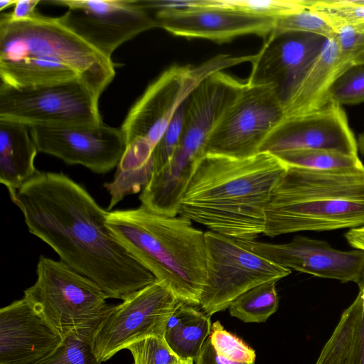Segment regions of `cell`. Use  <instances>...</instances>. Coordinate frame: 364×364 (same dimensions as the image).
I'll list each match as a JSON object with an SVG mask.
<instances>
[{
    "mask_svg": "<svg viewBox=\"0 0 364 364\" xmlns=\"http://www.w3.org/2000/svg\"><path fill=\"white\" fill-rule=\"evenodd\" d=\"M345 237L351 247L364 251V226L349 229Z\"/></svg>",
    "mask_w": 364,
    "mask_h": 364,
    "instance_id": "obj_37",
    "label": "cell"
},
{
    "mask_svg": "<svg viewBox=\"0 0 364 364\" xmlns=\"http://www.w3.org/2000/svg\"><path fill=\"white\" fill-rule=\"evenodd\" d=\"M326 40L310 33L273 31L254 54L246 82L272 87L284 107L301 75Z\"/></svg>",
    "mask_w": 364,
    "mask_h": 364,
    "instance_id": "obj_14",
    "label": "cell"
},
{
    "mask_svg": "<svg viewBox=\"0 0 364 364\" xmlns=\"http://www.w3.org/2000/svg\"><path fill=\"white\" fill-rule=\"evenodd\" d=\"M209 338L214 350L220 357L237 363H255V351L236 336L227 331L219 321L212 324Z\"/></svg>",
    "mask_w": 364,
    "mask_h": 364,
    "instance_id": "obj_30",
    "label": "cell"
},
{
    "mask_svg": "<svg viewBox=\"0 0 364 364\" xmlns=\"http://www.w3.org/2000/svg\"><path fill=\"white\" fill-rule=\"evenodd\" d=\"M38 151L69 165L80 164L97 173L117 167L127 147L121 129L95 124L28 127Z\"/></svg>",
    "mask_w": 364,
    "mask_h": 364,
    "instance_id": "obj_13",
    "label": "cell"
},
{
    "mask_svg": "<svg viewBox=\"0 0 364 364\" xmlns=\"http://www.w3.org/2000/svg\"><path fill=\"white\" fill-rule=\"evenodd\" d=\"M162 2L172 7L216 8L247 16L278 18L308 9L311 0H163Z\"/></svg>",
    "mask_w": 364,
    "mask_h": 364,
    "instance_id": "obj_24",
    "label": "cell"
},
{
    "mask_svg": "<svg viewBox=\"0 0 364 364\" xmlns=\"http://www.w3.org/2000/svg\"><path fill=\"white\" fill-rule=\"evenodd\" d=\"M289 166L269 152L238 159L205 154L180 200L178 215L236 240H255L265 210Z\"/></svg>",
    "mask_w": 364,
    "mask_h": 364,
    "instance_id": "obj_2",
    "label": "cell"
},
{
    "mask_svg": "<svg viewBox=\"0 0 364 364\" xmlns=\"http://www.w3.org/2000/svg\"><path fill=\"white\" fill-rule=\"evenodd\" d=\"M127 349L133 356V364H177L182 361L163 337L147 336L131 343Z\"/></svg>",
    "mask_w": 364,
    "mask_h": 364,
    "instance_id": "obj_31",
    "label": "cell"
},
{
    "mask_svg": "<svg viewBox=\"0 0 364 364\" xmlns=\"http://www.w3.org/2000/svg\"><path fill=\"white\" fill-rule=\"evenodd\" d=\"M63 341V336L24 296L1 309L0 364H35Z\"/></svg>",
    "mask_w": 364,
    "mask_h": 364,
    "instance_id": "obj_19",
    "label": "cell"
},
{
    "mask_svg": "<svg viewBox=\"0 0 364 364\" xmlns=\"http://www.w3.org/2000/svg\"><path fill=\"white\" fill-rule=\"evenodd\" d=\"M237 241L279 266L317 277L358 283L364 271V251H341L323 240L298 235L284 244Z\"/></svg>",
    "mask_w": 364,
    "mask_h": 364,
    "instance_id": "obj_17",
    "label": "cell"
},
{
    "mask_svg": "<svg viewBox=\"0 0 364 364\" xmlns=\"http://www.w3.org/2000/svg\"><path fill=\"white\" fill-rule=\"evenodd\" d=\"M364 226V167L316 171L289 166L265 210L264 235Z\"/></svg>",
    "mask_w": 364,
    "mask_h": 364,
    "instance_id": "obj_4",
    "label": "cell"
},
{
    "mask_svg": "<svg viewBox=\"0 0 364 364\" xmlns=\"http://www.w3.org/2000/svg\"><path fill=\"white\" fill-rule=\"evenodd\" d=\"M186 100L179 107L163 136L154 149L152 154L153 173L159 171L168 162L178 145L183 127Z\"/></svg>",
    "mask_w": 364,
    "mask_h": 364,
    "instance_id": "obj_33",
    "label": "cell"
},
{
    "mask_svg": "<svg viewBox=\"0 0 364 364\" xmlns=\"http://www.w3.org/2000/svg\"><path fill=\"white\" fill-rule=\"evenodd\" d=\"M114 236L181 302L200 305L206 270L205 232L179 216L137 208L108 212Z\"/></svg>",
    "mask_w": 364,
    "mask_h": 364,
    "instance_id": "obj_3",
    "label": "cell"
},
{
    "mask_svg": "<svg viewBox=\"0 0 364 364\" xmlns=\"http://www.w3.org/2000/svg\"><path fill=\"white\" fill-rule=\"evenodd\" d=\"M274 31L306 32L326 39L335 38L336 35L335 30L322 17L309 8L277 18Z\"/></svg>",
    "mask_w": 364,
    "mask_h": 364,
    "instance_id": "obj_32",
    "label": "cell"
},
{
    "mask_svg": "<svg viewBox=\"0 0 364 364\" xmlns=\"http://www.w3.org/2000/svg\"><path fill=\"white\" fill-rule=\"evenodd\" d=\"M205 239L206 270L200 305L210 316L228 308L246 291L291 273L229 237L207 231Z\"/></svg>",
    "mask_w": 364,
    "mask_h": 364,
    "instance_id": "obj_8",
    "label": "cell"
},
{
    "mask_svg": "<svg viewBox=\"0 0 364 364\" xmlns=\"http://www.w3.org/2000/svg\"><path fill=\"white\" fill-rule=\"evenodd\" d=\"M352 63L353 65L364 64V48L353 56Z\"/></svg>",
    "mask_w": 364,
    "mask_h": 364,
    "instance_id": "obj_38",
    "label": "cell"
},
{
    "mask_svg": "<svg viewBox=\"0 0 364 364\" xmlns=\"http://www.w3.org/2000/svg\"><path fill=\"white\" fill-rule=\"evenodd\" d=\"M253 55L219 54L198 65H173L145 90L129 109L121 129L127 144L140 140L154 149L179 107L208 76L243 63Z\"/></svg>",
    "mask_w": 364,
    "mask_h": 364,
    "instance_id": "obj_7",
    "label": "cell"
},
{
    "mask_svg": "<svg viewBox=\"0 0 364 364\" xmlns=\"http://www.w3.org/2000/svg\"><path fill=\"white\" fill-rule=\"evenodd\" d=\"M99 97L80 78L43 85H0V119L28 127L102 122Z\"/></svg>",
    "mask_w": 364,
    "mask_h": 364,
    "instance_id": "obj_9",
    "label": "cell"
},
{
    "mask_svg": "<svg viewBox=\"0 0 364 364\" xmlns=\"http://www.w3.org/2000/svg\"><path fill=\"white\" fill-rule=\"evenodd\" d=\"M211 326L210 316L180 301L166 323L164 339L181 360L195 361Z\"/></svg>",
    "mask_w": 364,
    "mask_h": 364,
    "instance_id": "obj_23",
    "label": "cell"
},
{
    "mask_svg": "<svg viewBox=\"0 0 364 364\" xmlns=\"http://www.w3.org/2000/svg\"><path fill=\"white\" fill-rule=\"evenodd\" d=\"M155 18L158 27L176 36L226 43L245 35L266 38L274 29L277 18L241 14L204 7H172L161 0H139Z\"/></svg>",
    "mask_w": 364,
    "mask_h": 364,
    "instance_id": "obj_15",
    "label": "cell"
},
{
    "mask_svg": "<svg viewBox=\"0 0 364 364\" xmlns=\"http://www.w3.org/2000/svg\"><path fill=\"white\" fill-rule=\"evenodd\" d=\"M33 58L65 65L74 70L100 98L115 75L107 58L78 37L57 17L36 12L26 20L0 16V60Z\"/></svg>",
    "mask_w": 364,
    "mask_h": 364,
    "instance_id": "obj_5",
    "label": "cell"
},
{
    "mask_svg": "<svg viewBox=\"0 0 364 364\" xmlns=\"http://www.w3.org/2000/svg\"><path fill=\"white\" fill-rule=\"evenodd\" d=\"M352 65V58L341 53L336 39H327L284 105V118L309 114L326 105L333 83Z\"/></svg>",
    "mask_w": 364,
    "mask_h": 364,
    "instance_id": "obj_20",
    "label": "cell"
},
{
    "mask_svg": "<svg viewBox=\"0 0 364 364\" xmlns=\"http://www.w3.org/2000/svg\"><path fill=\"white\" fill-rule=\"evenodd\" d=\"M245 85L223 71L205 77L186 100L181 134L173 154L197 164L206 154L218 122Z\"/></svg>",
    "mask_w": 364,
    "mask_h": 364,
    "instance_id": "obj_18",
    "label": "cell"
},
{
    "mask_svg": "<svg viewBox=\"0 0 364 364\" xmlns=\"http://www.w3.org/2000/svg\"><path fill=\"white\" fill-rule=\"evenodd\" d=\"M39 0H17L11 13H6L14 21H22L33 17L36 13V7Z\"/></svg>",
    "mask_w": 364,
    "mask_h": 364,
    "instance_id": "obj_35",
    "label": "cell"
},
{
    "mask_svg": "<svg viewBox=\"0 0 364 364\" xmlns=\"http://www.w3.org/2000/svg\"><path fill=\"white\" fill-rule=\"evenodd\" d=\"M38 149L28 126L0 119V182L13 195L37 173Z\"/></svg>",
    "mask_w": 364,
    "mask_h": 364,
    "instance_id": "obj_21",
    "label": "cell"
},
{
    "mask_svg": "<svg viewBox=\"0 0 364 364\" xmlns=\"http://www.w3.org/2000/svg\"><path fill=\"white\" fill-rule=\"evenodd\" d=\"M97 328L69 333L53 353L35 364H101L94 350V335Z\"/></svg>",
    "mask_w": 364,
    "mask_h": 364,
    "instance_id": "obj_26",
    "label": "cell"
},
{
    "mask_svg": "<svg viewBox=\"0 0 364 364\" xmlns=\"http://www.w3.org/2000/svg\"><path fill=\"white\" fill-rule=\"evenodd\" d=\"M358 294L343 312L315 364H364V271Z\"/></svg>",
    "mask_w": 364,
    "mask_h": 364,
    "instance_id": "obj_22",
    "label": "cell"
},
{
    "mask_svg": "<svg viewBox=\"0 0 364 364\" xmlns=\"http://www.w3.org/2000/svg\"><path fill=\"white\" fill-rule=\"evenodd\" d=\"M284 116L283 105L272 87L246 82L213 131L206 154L238 159L256 155Z\"/></svg>",
    "mask_w": 364,
    "mask_h": 364,
    "instance_id": "obj_11",
    "label": "cell"
},
{
    "mask_svg": "<svg viewBox=\"0 0 364 364\" xmlns=\"http://www.w3.org/2000/svg\"><path fill=\"white\" fill-rule=\"evenodd\" d=\"M37 279L24 297L63 336L99 326L114 305L93 281L62 261L41 256Z\"/></svg>",
    "mask_w": 364,
    "mask_h": 364,
    "instance_id": "obj_6",
    "label": "cell"
},
{
    "mask_svg": "<svg viewBox=\"0 0 364 364\" xmlns=\"http://www.w3.org/2000/svg\"><path fill=\"white\" fill-rule=\"evenodd\" d=\"M17 0H1L0 1V11H3L9 6H14Z\"/></svg>",
    "mask_w": 364,
    "mask_h": 364,
    "instance_id": "obj_39",
    "label": "cell"
},
{
    "mask_svg": "<svg viewBox=\"0 0 364 364\" xmlns=\"http://www.w3.org/2000/svg\"><path fill=\"white\" fill-rule=\"evenodd\" d=\"M288 166L316 171H333L364 167L358 156L321 149L297 150L275 155Z\"/></svg>",
    "mask_w": 364,
    "mask_h": 364,
    "instance_id": "obj_27",
    "label": "cell"
},
{
    "mask_svg": "<svg viewBox=\"0 0 364 364\" xmlns=\"http://www.w3.org/2000/svg\"><path fill=\"white\" fill-rule=\"evenodd\" d=\"M328 102L341 106L364 102V64L353 65L337 77L329 90Z\"/></svg>",
    "mask_w": 364,
    "mask_h": 364,
    "instance_id": "obj_29",
    "label": "cell"
},
{
    "mask_svg": "<svg viewBox=\"0 0 364 364\" xmlns=\"http://www.w3.org/2000/svg\"><path fill=\"white\" fill-rule=\"evenodd\" d=\"M311 149L358 156L357 141L341 105L328 102L313 112L283 118L265 139L259 152L277 155Z\"/></svg>",
    "mask_w": 364,
    "mask_h": 364,
    "instance_id": "obj_16",
    "label": "cell"
},
{
    "mask_svg": "<svg viewBox=\"0 0 364 364\" xmlns=\"http://www.w3.org/2000/svg\"><path fill=\"white\" fill-rule=\"evenodd\" d=\"M10 198L28 231L109 299L122 300L156 280L112 233L108 212L64 173L38 171Z\"/></svg>",
    "mask_w": 364,
    "mask_h": 364,
    "instance_id": "obj_1",
    "label": "cell"
},
{
    "mask_svg": "<svg viewBox=\"0 0 364 364\" xmlns=\"http://www.w3.org/2000/svg\"><path fill=\"white\" fill-rule=\"evenodd\" d=\"M177 364H194V361L192 360H182L181 362Z\"/></svg>",
    "mask_w": 364,
    "mask_h": 364,
    "instance_id": "obj_41",
    "label": "cell"
},
{
    "mask_svg": "<svg viewBox=\"0 0 364 364\" xmlns=\"http://www.w3.org/2000/svg\"><path fill=\"white\" fill-rule=\"evenodd\" d=\"M276 283H262L240 295L229 306L230 315L247 323L266 321L278 309Z\"/></svg>",
    "mask_w": 364,
    "mask_h": 364,
    "instance_id": "obj_25",
    "label": "cell"
},
{
    "mask_svg": "<svg viewBox=\"0 0 364 364\" xmlns=\"http://www.w3.org/2000/svg\"><path fill=\"white\" fill-rule=\"evenodd\" d=\"M179 300L156 280L114 305L94 335V350L102 363L141 338H164L166 323Z\"/></svg>",
    "mask_w": 364,
    "mask_h": 364,
    "instance_id": "obj_10",
    "label": "cell"
},
{
    "mask_svg": "<svg viewBox=\"0 0 364 364\" xmlns=\"http://www.w3.org/2000/svg\"><path fill=\"white\" fill-rule=\"evenodd\" d=\"M309 9L337 31L364 23V0H311Z\"/></svg>",
    "mask_w": 364,
    "mask_h": 364,
    "instance_id": "obj_28",
    "label": "cell"
},
{
    "mask_svg": "<svg viewBox=\"0 0 364 364\" xmlns=\"http://www.w3.org/2000/svg\"><path fill=\"white\" fill-rule=\"evenodd\" d=\"M341 53L353 56L364 48V23L341 28L335 38Z\"/></svg>",
    "mask_w": 364,
    "mask_h": 364,
    "instance_id": "obj_34",
    "label": "cell"
},
{
    "mask_svg": "<svg viewBox=\"0 0 364 364\" xmlns=\"http://www.w3.org/2000/svg\"><path fill=\"white\" fill-rule=\"evenodd\" d=\"M194 364H242L229 361L217 354L210 338L205 341ZM250 364H255L250 363Z\"/></svg>",
    "mask_w": 364,
    "mask_h": 364,
    "instance_id": "obj_36",
    "label": "cell"
},
{
    "mask_svg": "<svg viewBox=\"0 0 364 364\" xmlns=\"http://www.w3.org/2000/svg\"><path fill=\"white\" fill-rule=\"evenodd\" d=\"M358 143V150L364 155V132L360 134Z\"/></svg>",
    "mask_w": 364,
    "mask_h": 364,
    "instance_id": "obj_40",
    "label": "cell"
},
{
    "mask_svg": "<svg viewBox=\"0 0 364 364\" xmlns=\"http://www.w3.org/2000/svg\"><path fill=\"white\" fill-rule=\"evenodd\" d=\"M67 7L57 17L64 26L111 59L114 51L139 33L158 27L139 0H54Z\"/></svg>",
    "mask_w": 364,
    "mask_h": 364,
    "instance_id": "obj_12",
    "label": "cell"
}]
</instances>
